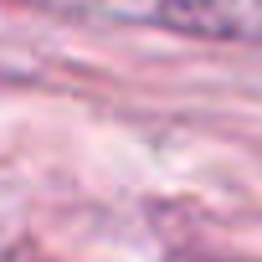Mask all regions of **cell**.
I'll use <instances>...</instances> for the list:
<instances>
[{
	"label": "cell",
	"mask_w": 262,
	"mask_h": 262,
	"mask_svg": "<svg viewBox=\"0 0 262 262\" xmlns=\"http://www.w3.org/2000/svg\"><path fill=\"white\" fill-rule=\"evenodd\" d=\"M21 6L72 21L149 26L206 41H262V0H21Z\"/></svg>",
	"instance_id": "cell-1"
}]
</instances>
